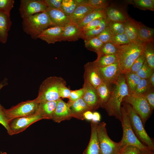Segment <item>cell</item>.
<instances>
[{
	"label": "cell",
	"instance_id": "cell-1",
	"mask_svg": "<svg viewBox=\"0 0 154 154\" xmlns=\"http://www.w3.org/2000/svg\"><path fill=\"white\" fill-rule=\"evenodd\" d=\"M114 85L111 96L103 108L109 116L114 117L121 122V104L124 98L129 94L125 74H121L117 82Z\"/></svg>",
	"mask_w": 154,
	"mask_h": 154
},
{
	"label": "cell",
	"instance_id": "cell-2",
	"mask_svg": "<svg viewBox=\"0 0 154 154\" xmlns=\"http://www.w3.org/2000/svg\"><path fill=\"white\" fill-rule=\"evenodd\" d=\"M146 43L131 42L119 46L117 55L122 74H125L129 72L134 61L143 54Z\"/></svg>",
	"mask_w": 154,
	"mask_h": 154
},
{
	"label": "cell",
	"instance_id": "cell-3",
	"mask_svg": "<svg viewBox=\"0 0 154 154\" xmlns=\"http://www.w3.org/2000/svg\"><path fill=\"white\" fill-rule=\"evenodd\" d=\"M22 25L24 31L35 40L43 31L55 26L46 11L23 19Z\"/></svg>",
	"mask_w": 154,
	"mask_h": 154
},
{
	"label": "cell",
	"instance_id": "cell-4",
	"mask_svg": "<svg viewBox=\"0 0 154 154\" xmlns=\"http://www.w3.org/2000/svg\"><path fill=\"white\" fill-rule=\"evenodd\" d=\"M66 84L65 80L60 77H48L40 85L38 96L35 99L39 103L58 100L60 98V88L62 86L66 85Z\"/></svg>",
	"mask_w": 154,
	"mask_h": 154
},
{
	"label": "cell",
	"instance_id": "cell-5",
	"mask_svg": "<svg viewBox=\"0 0 154 154\" xmlns=\"http://www.w3.org/2000/svg\"><path fill=\"white\" fill-rule=\"evenodd\" d=\"M123 105L126 110L131 126L136 137L143 144L154 151V142L147 133L139 116L129 104L123 103Z\"/></svg>",
	"mask_w": 154,
	"mask_h": 154
},
{
	"label": "cell",
	"instance_id": "cell-6",
	"mask_svg": "<svg viewBox=\"0 0 154 154\" xmlns=\"http://www.w3.org/2000/svg\"><path fill=\"white\" fill-rule=\"evenodd\" d=\"M121 110L122 115L121 122L123 133L122 138L119 142L122 147L126 145H131L137 147L140 150L149 148L141 142L135 135L131 126L128 114L123 105L121 106Z\"/></svg>",
	"mask_w": 154,
	"mask_h": 154
},
{
	"label": "cell",
	"instance_id": "cell-7",
	"mask_svg": "<svg viewBox=\"0 0 154 154\" xmlns=\"http://www.w3.org/2000/svg\"><path fill=\"white\" fill-rule=\"evenodd\" d=\"M39 103L35 99L22 102L9 109L4 108L8 121L13 119L31 116L38 113Z\"/></svg>",
	"mask_w": 154,
	"mask_h": 154
},
{
	"label": "cell",
	"instance_id": "cell-8",
	"mask_svg": "<svg viewBox=\"0 0 154 154\" xmlns=\"http://www.w3.org/2000/svg\"><path fill=\"white\" fill-rule=\"evenodd\" d=\"M123 102L124 103L128 104L131 106L144 125L153 111L143 96L135 93L129 94L124 98Z\"/></svg>",
	"mask_w": 154,
	"mask_h": 154
},
{
	"label": "cell",
	"instance_id": "cell-9",
	"mask_svg": "<svg viewBox=\"0 0 154 154\" xmlns=\"http://www.w3.org/2000/svg\"><path fill=\"white\" fill-rule=\"evenodd\" d=\"M106 123L103 121L98 123L97 132L102 154H119L122 148L119 142L112 140L108 135Z\"/></svg>",
	"mask_w": 154,
	"mask_h": 154
},
{
	"label": "cell",
	"instance_id": "cell-10",
	"mask_svg": "<svg viewBox=\"0 0 154 154\" xmlns=\"http://www.w3.org/2000/svg\"><path fill=\"white\" fill-rule=\"evenodd\" d=\"M19 10L22 19L44 12L48 8L44 0H21Z\"/></svg>",
	"mask_w": 154,
	"mask_h": 154
},
{
	"label": "cell",
	"instance_id": "cell-11",
	"mask_svg": "<svg viewBox=\"0 0 154 154\" xmlns=\"http://www.w3.org/2000/svg\"><path fill=\"white\" fill-rule=\"evenodd\" d=\"M43 119L38 113L31 116L15 118L9 121V125L12 135L24 131L32 124Z\"/></svg>",
	"mask_w": 154,
	"mask_h": 154
},
{
	"label": "cell",
	"instance_id": "cell-12",
	"mask_svg": "<svg viewBox=\"0 0 154 154\" xmlns=\"http://www.w3.org/2000/svg\"><path fill=\"white\" fill-rule=\"evenodd\" d=\"M82 87L84 93L82 98L90 110L94 112L100 108L96 88L85 81H84Z\"/></svg>",
	"mask_w": 154,
	"mask_h": 154
},
{
	"label": "cell",
	"instance_id": "cell-13",
	"mask_svg": "<svg viewBox=\"0 0 154 154\" xmlns=\"http://www.w3.org/2000/svg\"><path fill=\"white\" fill-rule=\"evenodd\" d=\"M84 81L96 88L102 82L98 67L94 62H88L84 65Z\"/></svg>",
	"mask_w": 154,
	"mask_h": 154
},
{
	"label": "cell",
	"instance_id": "cell-14",
	"mask_svg": "<svg viewBox=\"0 0 154 154\" xmlns=\"http://www.w3.org/2000/svg\"><path fill=\"white\" fill-rule=\"evenodd\" d=\"M102 81L111 84H115L122 74L121 72L119 61L109 66L99 67Z\"/></svg>",
	"mask_w": 154,
	"mask_h": 154
},
{
	"label": "cell",
	"instance_id": "cell-15",
	"mask_svg": "<svg viewBox=\"0 0 154 154\" xmlns=\"http://www.w3.org/2000/svg\"><path fill=\"white\" fill-rule=\"evenodd\" d=\"M63 27L56 26L48 27L43 31L38 38L46 41L48 44H54L62 41V35Z\"/></svg>",
	"mask_w": 154,
	"mask_h": 154
},
{
	"label": "cell",
	"instance_id": "cell-16",
	"mask_svg": "<svg viewBox=\"0 0 154 154\" xmlns=\"http://www.w3.org/2000/svg\"><path fill=\"white\" fill-rule=\"evenodd\" d=\"M72 117L70 106L60 98L58 101L53 113L51 119L55 122L59 123Z\"/></svg>",
	"mask_w": 154,
	"mask_h": 154
},
{
	"label": "cell",
	"instance_id": "cell-17",
	"mask_svg": "<svg viewBox=\"0 0 154 154\" xmlns=\"http://www.w3.org/2000/svg\"><path fill=\"white\" fill-rule=\"evenodd\" d=\"M83 37V32L77 25L71 22L63 27L62 41H75Z\"/></svg>",
	"mask_w": 154,
	"mask_h": 154
},
{
	"label": "cell",
	"instance_id": "cell-18",
	"mask_svg": "<svg viewBox=\"0 0 154 154\" xmlns=\"http://www.w3.org/2000/svg\"><path fill=\"white\" fill-rule=\"evenodd\" d=\"M98 122L91 121L90 140L83 154H102L97 135Z\"/></svg>",
	"mask_w": 154,
	"mask_h": 154
},
{
	"label": "cell",
	"instance_id": "cell-19",
	"mask_svg": "<svg viewBox=\"0 0 154 154\" xmlns=\"http://www.w3.org/2000/svg\"><path fill=\"white\" fill-rule=\"evenodd\" d=\"M106 18L110 21L124 22L129 17L124 11L114 5H108L104 9Z\"/></svg>",
	"mask_w": 154,
	"mask_h": 154
},
{
	"label": "cell",
	"instance_id": "cell-20",
	"mask_svg": "<svg viewBox=\"0 0 154 154\" xmlns=\"http://www.w3.org/2000/svg\"><path fill=\"white\" fill-rule=\"evenodd\" d=\"M46 11L55 26L64 27L71 22L70 17L60 9L48 7Z\"/></svg>",
	"mask_w": 154,
	"mask_h": 154
},
{
	"label": "cell",
	"instance_id": "cell-21",
	"mask_svg": "<svg viewBox=\"0 0 154 154\" xmlns=\"http://www.w3.org/2000/svg\"><path fill=\"white\" fill-rule=\"evenodd\" d=\"M67 103L70 106L72 117L83 120L84 113L88 110H90L82 98L74 102H68Z\"/></svg>",
	"mask_w": 154,
	"mask_h": 154
},
{
	"label": "cell",
	"instance_id": "cell-22",
	"mask_svg": "<svg viewBox=\"0 0 154 154\" xmlns=\"http://www.w3.org/2000/svg\"><path fill=\"white\" fill-rule=\"evenodd\" d=\"M95 9L87 4H78L73 13L69 17L72 22L78 25Z\"/></svg>",
	"mask_w": 154,
	"mask_h": 154
},
{
	"label": "cell",
	"instance_id": "cell-23",
	"mask_svg": "<svg viewBox=\"0 0 154 154\" xmlns=\"http://www.w3.org/2000/svg\"><path fill=\"white\" fill-rule=\"evenodd\" d=\"M112 84L102 81L96 88L100 107L103 108L108 101L113 89Z\"/></svg>",
	"mask_w": 154,
	"mask_h": 154
},
{
	"label": "cell",
	"instance_id": "cell-24",
	"mask_svg": "<svg viewBox=\"0 0 154 154\" xmlns=\"http://www.w3.org/2000/svg\"><path fill=\"white\" fill-rule=\"evenodd\" d=\"M138 39L141 42L154 41V29L137 21Z\"/></svg>",
	"mask_w": 154,
	"mask_h": 154
},
{
	"label": "cell",
	"instance_id": "cell-25",
	"mask_svg": "<svg viewBox=\"0 0 154 154\" xmlns=\"http://www.w3.org/2000/svg\"><path fill=\"white\" fill-rule=\"evenodd\" d=\"M12 25L10 16L0 12V42H6L8 32Z\"/></svg>",
	"mask_w": 154,
	"mask_h": 154
},
{
	"label": "cell",
	"instance_id": "cell-26",
	"mask_svg": "<svg viewBox=\"0 0 154 154\" xmlns=\"http://www.w3.org/2000/svg\"><path fill=\"white\" fill-rule=\"evenodd\" d=\"M58 100L39 103L38 113L42 116L43 119H51Z\"/></svg>",
	"mask_w": 154,
	"mask_h": 154
},
{
	"label": "cell",
	"instance_id": "cell-27",
	"mask_svg": "<svg viewBox=\"0 0 154 154\" xmlns=\"http://www.w3.org/2000/svg\"><path fill=\"white\" fill-rule=\"evenodd\" d=\"M137 21L129 17L123 22L124 33L131 42H141L138 38Z\"/></svg>",
	"mask_w": 154,
	"mask_h": 154
},
{
	"label": "cell",
	"instance_id": "cell-28",
	"mask_svg": "<svg viewBox=\"0 0 154 154\" xmlns=\"http://www.w3.org/2000/svg\"><path fill=\"white\" fill-rule=\"evenodd\" d=\"M104 8H95L87 15L78 25L81 28L89 23L96 19L106 18Z\"/></svg>",
	"mask_w": 154,
	"mask_h": 154
},
{
	"label": "cell",
	"instance_id": "cell-29",
	"mask_svg": "<svg viewBox=\"0 0 154 154\" xmlns=\"http://www.w3.org/2000/svg\"><path fill=\"white\" fill-rule=\"evenodd\" d=\"M119 61L118 55H104L97 56L94 62L99 67H105Z\"/></svg>",
	"mask_w": 154,
	"mask_h": 154
},
{
	"label": "cell",
	"instance_id": "cell-30",
	"mask_svg": "<svg viewBox=\"0 0 154 154\" xmlns=\"http://www.w3.org/2000/svg\"><path fill=\"white\" fill-rule=\"evenodd\" d=\"M143 54L149 66L154 70V41L146 43L145 46Z\"/></svg>",
	"mask_w": 154,
	"mask_h": 154
},
{
	"label": "cell",
	"instance_id": "cell-31",
	"mask_svg": "<svg viewBox=\"0 0 154 154\" xmlns=\"http://www.w3.org/2000/svg\"><path fill=\"white\" fill-rule=\"evenodd\" d=\"M110 21L106 19H103L97 27L87 32L83 33L82 39L85 40L90 38L97 36L107 27L108 26Z\"/></svg>",
	"mask_w": 154,
	"mask_h": 154
},
{
	"label": "cell",
	"instance_id": "cell-32",
	"mask_svg": "<svg viewBox=\"0 0 154 154\" xmlns=\"http://www.w3.org/2000/svg\"><path fill=\"white\" fill-rule=\"evenodd\" d=\"M125 74L129 94L134 93L141 78L134 73L128 72Z\"/></svg>",
	"mask_w": 154,
	"mask_h": 154
},
{
	"label": "cell",
	"instance_id": "cell-33",
	"mask_svg": "<svg viewBox=\"0 0 154 154\" xmlns=\"http://www.w3.org/2000/svg\"><path fill=\"white\" fill-rule=\"evenodd\" d=\"M119 46H117L111 42L104 43L96 53L97 56L104 55H117Z\"/></svg>",
	"mask_w": 154,
	"mask_h": 154
},
{
	"label": "cell",
	"instance_id": "cell-34",
	"mask_svg": "<svg viewBox=\"0 0 154 154\" xmlns=\"http://www.w3.org/2000/svg\"><path fill=\"white\" fill-rule=\"evenodd\" d=\"M127 2L141 10L154 11V0H133L128 1Z\"/></svg>",
	"mask_w": 154,
	"mask_h": 154
},
{
	"label": "cell",
	"instance_id": "cell-35",
	"mask_svg": "<svg viewBox=\"0 0 154 154\" xmlns=\"http://www.w3.org/2000/svg\"><path fill=\"white\" fill-rule=\"evenodd\" d=\"M85 46L87 49L97 53L104 43L97 37H93L84 40Z\"/></svg>",
	"mask_w": 154,
	"mask_h": 154
},
{
	"label": "cell",
	"instance_id": "cell-36",
	"mask_svg": "<svg viewBox=\"0 0 154 154\" xmlns=\"http://www.w3.org/2000/svg\"><path fill=\"white\" fill-rule=\"evenodd\" d=\"M78 5L75 0H62L61 10L69 17L73 13Z\"/></svg>",
	"mask_w": 154,
	"mask_h": 154
},
{
	"label": "cell",
	"instance_id": "cell-37",
	"mask_svg": "<svg viewBox=\"0 0 154 154\" xmlns=\"http://www.w3.org/2000/svg\"><path fill=\"white\" fill-rule=\"evenodd\" d=\"M78 4H86L95 8H106L109 4V1L106 0H75Z\"/></svg>",
	"mask_w": 154,
	"mask_h": 154
},
{
	"label": "cell",
	"instance_id": "cell-38",
	"mask_svg": "<svg viewBox=\"0 0 154 154\" xmlns=\"http://www.w3.org/2000/svg\"><path fill=\"white\" fill-rule=\"evenodd\" d=\"M151 88L148 79H141L134 93L143 95Z\"/></svg>",
	"mask_w": 154,
	"mask_h": 154
},
{
	"label": "cell",
	"instance_id": "cell-39",
	"mask_svg": "<svg viewBox=\"0 0 154 154\" xmlns=\"http://www.w3.org/2000/svg\"><path fill=\"white\" fill-rule=\"evenodd\" d=\"M110 42L117 46H121L131 42L125 33L114 35Z\"/></svg>",
	"mask_w": 154,
	"mask_h": 154
},
{
	"label": "cell",
	"instance_id": "cell-40",
	"mask_svg": "<svg viewBox=\"0 0 154 154\" xmlns=\"http://www.w3.org/2000/svg\"><path fill=\"white\" fill-rule=\"evenodd\" d=\"M108 26L113 35L124 33V24L123 22L110 21Z\"/></svg>",
	"mask_w": 154,
	"mask_h": 154
},
{
	"label": "cell",
	"instance_id": "cell-41",
	"mask_svg": "<svg viewBox=\"0 0 154 154\" xmlns=\"http://www.w3.org/2000/svg\"><path fill=\"white\" fill-rule=\"evenodd\" d=\"M14 3V0H0V12L10 16Z\"/></svg>",
	"mask_w": 154,
	"mask_h": 154
},
{
	"label": "cell",
	"instance_id": "cell-42",
	"mask_svg": "<svg viewBox=\"0 0 154 154\" xmlns=\"http://www.w3.org/2000/svg\"><path fill=\"white\" fill-rule=\"evenodd\" d=\"M145 60L142 67L136 73L141 79H148L154 72Z\"/></svg>",
	"mask_w": 154,
	"mask_h": 154
},
{
	"label": "cell",
	"instance_id": "cell-43",
	"mask_svg": "<svg viewBox=\"0 0 154 154\" xmlns=\"http://www.w3.org/2000/svg\"><path fill=\"white\" fill-rule=\"evenodd\" d=\"M145 60L143 53L139 56L133 63L129 72L136 73L142 67Z\"/></svg>",
	"mask_w": 154,
	"mask_h": 154
},
{
	"label": "cell",
	"instance_id": "cell-44",
	"mask_svg": "<svg viewBox=\"0 0 154 154\" xmlns=\"http://www.w3.org/2000/svg\"><path fill=\"white\" fill-rule=\"evenodd\" d=\"M113 34L108 26L97 36L104 43L111 42Z\"/></svg>",
	"mask_w": 154,
	"mask_h": 154
},
{
	"label": "cell",
	"instance_id": "cell-45",
	"mask_svg": "<svg viewBox=\"0 0 154 154\" xmlns=\"http://www.w3.org/2000/svg\"><path fill=\"white\" fill-rule=\"evenodd\" d=\"M143 96L151 109L153 111L154 109V88H149Z\"/></svg>",
	"mask_w": 154,
	"mask_h": 154
},
{
	"label": "cell",
	"instance_id": "cell-46",
	"mask_svg": "<svg viewBox=\"0 0 154 154\" xmlns=\"http://www.w3.org/2000/svg\"><path fill=\"white\" fill-rule=\"evenodd\" d=\"M84 93L83 88L79 89L72 90L69 98L68 102H72L82 97Z\"/></svg>",
	"mask_w": 154,
	"mask_h": 154
},
{
	"label": "cell",
	"instance_id": "cell-47",
	"mask_svg": "<svg viewBox=\"0 0 154 154\" xmlns=\"http://www.w3.org/2000/svg\"><path fill=\"white\" fill-rule=\"evenodd\" d=\"M140 150L135 146L126 145L122 148L119 154H138Z\"/></svg>",
	"mask_w": 154,
	"mask_h": 154
},
{
	"label": "cell",
	"instance_id": "cell-48",
	"mask_svg": "<svg viewBox=\"0 0 154 154\" xmlns=\"http://www.w3.org/2000/svg\"><path fill=\"white\" fill-rule=\"evenodd\" d=\"M102 19H99L93 20L80 29L83 33L91 30L99 26L100 25Z\"/></svg>",
	"mask_w": 154,
	"mask_h": 154
},
{
	"label": "cell",
	"instance_id": "cell-49",
	"mask_svg": "<svg viewBox=\"0 0 154 154\" xmlns=\"http://www.w3.org/2000/svg\"><path fill=\"white\" fill-rule=\"evenodd\" d=\"M4 108H0V123L6 129L9 135H12L9 125V121L7 118L4 111Z\"/></svg>",
	"mask_w": 154,
	"mask_h": 154
},
{
	"label": "cell",
	"instance_id": "cell-50",
	"mask_svg": "<svg viewBox=\"0 0 154 154\" xmlns=\"http://www.w3.org/2000/svg\"><path fill=\"white\" fill-rule=\"evenodd\" d=\"M62 0H44L48 8L61 10V7Z\"/></svg>",
	"mask_w": 154,
	"mask_h": 154
},
{
	"label": "cell",
	"instance_id": "cell-51",
	"mask_svg": "<svg viewBox=\"0 0 154 154\" xmlns=\"http://www.w3.org/2000/svg\"><path fill=\"white\" fill-rule=\"evenodd\" d=\"M66 85L62 86L59 91V95L60 98H68L71 90L67 88Z\"/></svg>",
	"mask_w": 154,
	"mask_h": 154
},
{
	"label": "cell",
	"instance_id": "cell-52",
	"mask_svg": "<svg viewBox=\"0 0 154 154\" xmlns=\"http://www.w3.org/2000/svg\"><path fill=\"white\" fill-rule=\"evenodd\" d=\"M83 116L84 119L92 121L93 117V112L90 110H88L84 113Z\"/></svg>",
	"mask_w": 154,
	"mask_h": 154
},
{
	"label": "cell",
	"instance_id": "cell-53",
	"mask_svg": "<svg viewBox=\"0 0 154 154\" xmlns=\"http://www.w3.org/2000/svg\"><path fill=\"white\" fill-rule=\"evenodd\" d=\"M101 116L100 114L97 112H93V117L91 121L98 122L100 121Z\"/></svg>",
	"mask_w": 154,
	"mask_h": 154
},
{
	"label": "cell",
	"instance_id": "cell-54",
	"mask_svg": "<svg viewBox=\"0 0 154 154\" xmlns=\"http://www.w3.org/2000/svg\"><path fill=\"white\" fill-rule=\"evenodd\" d=\"M138 154H154L153 150L149 148L140 150Z\"/></svg>",
	"mask_w": 154,
	"mask_h": 154
},
{
	"label": "cell",
	"instance_id": "cell-55",
	"mask_svg": "<svg viewBox=\"0 0 154 154\" xmlns=\"http://www.w3.org/2000/svg\"><path fill=\"white\" fill-rule=\"evenodd\" d=\"M149 84L152 88L154 87V72L148 78Z\"/></svg>",
	"mask_w": 154,
	"mask_h": 154
},
{
	"label": "cell",
	"instance_id": "cell-56",
	"mask_svg": "<svg viewBox=\"0 0 154 154\" xmlns=\"http://www.w3.org/2000/svg\"><path fill=\"white\" fill-rule=\"evenodd\" d=\"M7 84L6 82L5 81H3L1 82L0 83V90L1 89V88L4 86L6 85V84ZM3 107L0 104V108H2Z\"/></svg>",
	"mask_w": 154,
	"mask_h": 154
},
{
	"label": "cell",
	"instance_id": "cell-57",
	"mask_svg": "<svg viewBox=\"0 0 154 154\" xmlns=\"http://www.w3.org/2000/svg\"><path fill=\"white\" fill-rule=\"evenodd\" d=\"M0 154H7V153L4 152H1Z\"/></svg>",
	"mask_w": 154,
	"mask_h": 154
}]
</instances>
